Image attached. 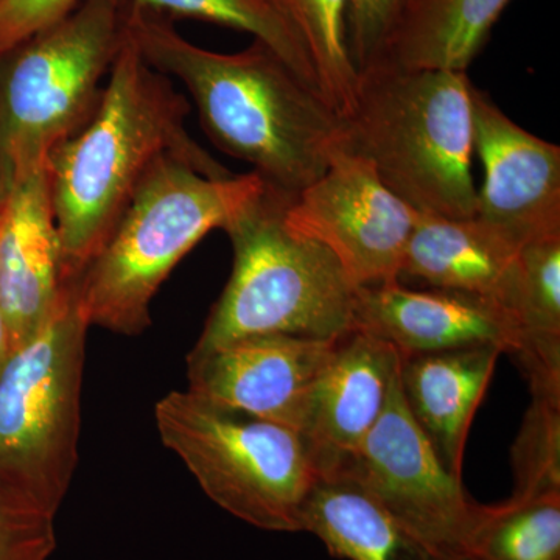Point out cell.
<instances>
[{
  "label": "cell",
  "instance_id": "6da1fadb",
  "mask_svg": "<svg viewBox=\"0 0 560 560\" xmlns=\"http://www.w3.org/2000/svg\"><path fill=\"white\" fill-rule=\"evenodd\" d=\"M128 35L151 68L186 86L209 139L272 191L293 200L327 171L341 117L270 47L202 49L150 10L128 9Z\"/></svg>",
  "mask_w": 560,
  "mask_h": 560
},
{
  "label": "cell",
  "instance_id": "7a4b0ae2",
  "mask_svg": "<svg viewBox=\"0 0 560 560\" xmlns=\"http://www.w3.org/2000/svg\"><path fill=\"white\" fill-rule=\"evenodd\" d=\"M189 110L172 79L151 68L128 35L94 116L47 158L65 282L83 275L161 158L232 173L186 130Z\"/></svg>",
  "mask_w": 560,
  "mask_h": 560
},
{
  "label": "cell",
  "instance_id": "3957f363",
  "mask_svg": "<svg viewBox=\"0 0 560 560\" xmlns=\"http://www.w3.org/2000/svg\"><path fill=\"white\" fill-rule=\"evenodd\" d=\"M466 72L377 65L359 73L341 147L420 213L471 219L474 120Z\"/></svg>",
  "mask_w": 560,
  "mask_h": 560
},
{
  "label": "cell",
  "instance_id": "277c9868",
  "mask_svg": "<svg viewBox=\"0 0 560 560\" xmlns=\"http://www.w3.org/2000/svg\"><path fill=\"white\" fill-rule=\"evenodd\" d=\"M264 190L254 172L223 175L173 154L154 162L77 279L90 326L125 337L149 329L151 301L173 268Z\"/></svg>",
  "mask_w": 560,
  "mask_h": 560
},
{
  "label": "cell",
  "instance_id": "5b68a950",
  "mask_svg": "<svg viewBox=\"0 0 560 560\" xmlns=\"http://www.w3.org/2000/svg\"><path fill=\"white\" fill-rule=\"evenodd\" d=\"M287 201L265 184L224 226L234 268L191 352L253 335L331 341L352 331L357 287L326 246L287 226Z\"/></svg>",
  "mask_w": 560,
  "mask_h": 560
},
{
  "label": "cell",
  "instance_id": "8992f818",
  "mask_svg": "<svg viewBox=\"0 0 560 560\" xmlns=\"http://www.w3.org/2000/svg\"><path fill=\"white\" fill-rule=\"evenodd\" d=\"M75 280L0 371V485L57 515L79 464L81 383L90 329Z\"/></svg>",
  "mask_w": 560,
  "mask_h": 560
},
{
  "label": "cell",
  "instance_id": "52a82bcc",
  "mask_svg": "<svg viewBox=\"0 0 560 560\" xmlns=\"http://www.w3.org/2000/svg\"><path fill=\"white\" fill-rule=\"evenodd\" d=\"M165 447L213 503L250 526L300 533L318 467L300 431L173 390L154 408Z\"/></svg>",
  "mask_w": 560,
  "mask_h": 560
},
{
  "label": "cell",
  "instance_id": "ba28073f",
  "mask_svg": "<svg viewBox=\"0 0 560 560\" xmlns=\"http://www.w3.org/2000/svg\"><path fill=\"white\" fill-rule=\"evenodd\" d=\"M127 38L121 0H81L65 20L0 51V150L11 180L91 120Z\"/></svg>",
  "mask_w": 560,
  "mask_h": 560
},
{
  "label": "cell",
  "instance_id": "9c48e42d",
  "mask_svg": "<svg viewBox=\"0 0 560 560\" xmlns=\"http://www.w3.org/2000/svg\"><path fill=\"white\" fill-rule=\"evenodd\" d=\"M345 470L381 501L418 551H463L482 504L442 464L401 396L399 372L385 410Z\"/></svg>",
  "mask_w": 560,
  "mask_h": 560
},
{
  "label": "cell",
  "instance_id": "30bf717a",
  "mask_svg": "<svg viewBox=\"0 0 560 560\" xmlns=\"http://www.w3.org/2000/svg\"><path fill=\"white\" fill-rule=\"evenodd\" d=\"M418 217L341 143L323 176L283 206L287 226L326 246L357 289L399 280Z\"/></svg>",
  "mask_w": 560,
  "mask_h": 560
},
{
  "label": "cell",
  "instance_id": "8fae6325",
  "mask_svg": "<svg viewBox=\"0 0 560 560\" xmlns=\"http://www.w3.org/2000/svg\"><path fill=\"white\" fill-rule=\"evenodd\" d=\"M338 340L253 335L190 352L187 390L301 433L313 389Z\"/></svg>",
  "mask_w": 560,
  "mask_h": 560
},
{
  "label": "cell",
  "instance_id": "7c38bea8",
  "mask_svg": "<svg viewBox=\"0 0 560 560\" xmlns=\"http://www.w3.org/2000/svg\"><path fill=\"white\" fill-rule=\"evenodd\" d=\"M474 150L485 167L475 217L523 246L560 235V149L523 130L471 84Z\"/></svg>",
  "mask_w": 560,
  "mask_h": 560
},
{
  "label": "cell",
  "instance_id": "4fadbf2b",
  "mask_svg": "<svg viewBox=\"0 0 560 560\" xmlns=\"http://www.w3.org/2000/svg\"><path fill=\"white\" fill-rule=\"evenodd\" d=\"M389 342L401 355L493 346L512 355L521 331L497 302L459 291L410 290L396 282L359 287L353 329Z\"/></svg>",
  "mask_w": 560,
  "mask_h": 560
},
{
  "label": "cell",
  "instance_id": "5bb4252c",
  "mask_svg": "<svg viewBox=\"0 0 560 560\" xmlns=\"http://www.w3.org/2000/svg\"><path fill=\"white\" fill-rule=\"evenodd\" d=\"M62 283L60 237L44 162L14 176L0 208V311L10 353L38 331Z\"/></svg>",
  "mask_w": 560,
  "mask_h": 560
},
{
  "label": "cell",
  "instance_id": "9a60e30c",
  "mask_svg": "<svg viewBox=\"0 0 560 560\" xmlns=\"http://www.w3.org/2000/svg\"><path fill=\"white\" fill-rule=\"evenodd\" d=\"M399 361L396 348L366 331L337 341L301 430L319 475L345 470L360 451L385 410Z\"/></svg>",
  "mask_w": 560,
  "mask_h": 560
},
{
  "label": "cell",
  "instance_id": "2e32d148",
  "mask_svg": "<svg viewBox=\"0 0 560 560\" xmlns=\"http://www.w3.org/2000/svg\"><path fill=\"white\" fill-rule=\"evenodd\" d=\"M501 353L493 346L399 353L400 390L408 411L455 477L463 474L471 420Z\"/></svg>",
  "mask_w": 560,
  "mask_h": 560
},
{
  "label": "cell",
  "instance_id": "e0dca14e",
  "mask_svg": "<svg viewBox=\"0 0 560 560\" xmlns=\"http://www.w3.org/2000/svg\"><path fill=\"white\" fill-rule=\"evenodd\" d=\"M521 249L477 217L448 219L419 212L400 276L497 302L510 312Z\"/></svg>",
  "mask_w": 560,
  "mask_h": 560
},
{
  "label": "cell",
  "instance_id": "ac0fdd59",
  "mask_svg": "<svg viewBox=\"0 0 560 560\" xmlns=\"http://www.w3.org/2000/svg\"><path fill=\"white\" fill-rule=\"evenodd\" d=\"M301 530L342 560H400L415 548L366 486L349 470L319 475L301 514Z\"/></svg>",
  "mask_w": 560,
  "mask_h": 560
},
{
  "label": "cell",
  "instance_id": "d6986e66",
  "mask_svg": "<svg viewBox=\"0 0 560 560\" xmlns=\"http://www.w3.org/2000/svg\"><path fill=\"white\" fill-rule=\"evenodd\" d=\"M510 2L410 0L378 65L466 72Z\"/></svg>",
  "mask_w": 560,
  "mask_h": 560
},
{
  "label": "cell",
  "instance_id": "ffe728a7",
  "mask_svg": "<svg viewBox=\"0 0 560 560\" xmlns=\"http://www.w3.org/2000/svg\"><path fill=\"white\" fill-rule=\"evenodd\" d=\"M510 312L521 331L515 357L528 381L560 385V235L522 246Z\"/></svg>",
  "mask_w": 560,
  "mask_h": 560
},
{
  "label": "cell",
  "instance_id": "44dd1931",
  "mask_svg": "<svg viewBox=\"0 0 560 560\" xmlns=\"http://www.w3.org/2000/svg\"><path fill=\"white\" fill-rule=\"evenodd\" d=\"M350 0H268L300 40L316 86L338 116L348 114L359 73L348 49Z\"/></svg>",
  "mask_w": 560,
  "mask_h": 560
},
{
  "label": "cell",
  "instance_id": "7402d4cb",
  "mask_svg": "<svg viewBox=\"0 0 560 560\" xmlns=\"http://www.w3.org/2000/svg\"><path fill=\"white\" fill-rule=\"evenodd\" d=\"M464 552L475 560H560V493L481 506Z\"/></svg>",
  "mask_w": 560,
  "mask_h": 560
},
{
  "label": "cell",
  "instance_id": "603a6c76",
  "mask_svg": "<svg viewBox=\"0 0 560 560\" xmlns=\"http://www.w3.org/2000/svg\"><path fill=\"white\" fill-rule=\"evenodd\" d=\"M131 10H150L168 18H194L246 32L270 47L298 75L316 86L315 73L300 40L268 0H121ZM319 91V90H318Z\"/></svg>",
  "mask_w": 560,
  "mask_h": 560
},
{
  "label": "cell",
  "instance_id": "cb8c5ba5",
  "mask_svg": "<svg viewBox=\"0 0 560 560\" xmlns=\"http://www.w3.org/2000/svg\"><path fill=\"white\" fill-rule=\"evenodd\" d=\"M530 405L512 447L511 499L560 493V386L529 383Z\"/></svg>",
  "mask_w": 560,
  "mask_h": 560
},
{
  "label": "cell",
  "instance_id": "d4e9b609",
  "mask_svg": "<svg viewBox=\"0 0 560 560\" xmlns=\"http://www.w3.org/2000/svg\"><path fill=\"white\" fill-rule=\"evenodd\" d=\"M55 548L54 515L0 485V560H47Z\"/></svg>",
  "mask_w": 560,
  "mask_h": 560
},
{
  "label": "cell",
  "instance_id": "484cf974",
  "mask_svg": "<svg viewBox=\"0 0 560 560\" xmlns=\"http://www.w3.org/2000/svg\"><path fill=\"white\" fill-rule=\"evenodd\" d=\"M410 0H350L348 49L357 73L377 66Z\"/></svg>",
  "mask_w": 560,
  "mask_h": 560
},
{
  "label": "cell",
  "instance_id": "4316f807",
  "mask_svg": "<svg viewBox=\"0 0 560 560\" xmlns=\"http://www.w3.org/2000/svg\"><path fill=\"white\" fill-rule=\"evenodd\" d=\"M81 0H0V51L68 18Z\"/></svg>",
  "mask_w": 560,
  "mask_h": 560
},
{
  "label": "cell",
  "instance_id": "83f0119b",
  "mask_svg": "<svg viewBox=\"0 0 560 560\" xmlns=\"http://www.w3.org/2000/svg\"><path fill=\"white\" fill-rule=\"evenodd\" d=\"M416 560H475L463 551L416 552Z\"/></svg>",
  "mask_w": 560,
  "mask_h": 560
},
{
  "label": "cell",
  "instance_id": "f1b7e54d",
  "mask_svg": "<svg viewBox=\"0 0 560 560\" xmlns=\"http://www.w3.org/2000/svg\"><path fill=\"white\" fill-rule=\"evenodd\" d=\"M11 187V175L7 162L3 160L2 150H0V208L2 202L5 200L7 194H9Z\"/></svg>",
  "mask_w": 560,
  "mask_h": 560
},
{
  "label": "cell",
  "instance_id": "f546056e",
  "mask_svg": "<svg viewBox=\"0 0 560 560\" xmlns=\"http://www.w3.org/2000/svg\"><path fill=\"white\" fill-rule=\"evenodd\" d=\"M10 357L9 334H7L5 319H3L2 311H0V371Z\"/></svg>",
  "mask_w": 560,
  "mask_h": 560
}]
</instances>
